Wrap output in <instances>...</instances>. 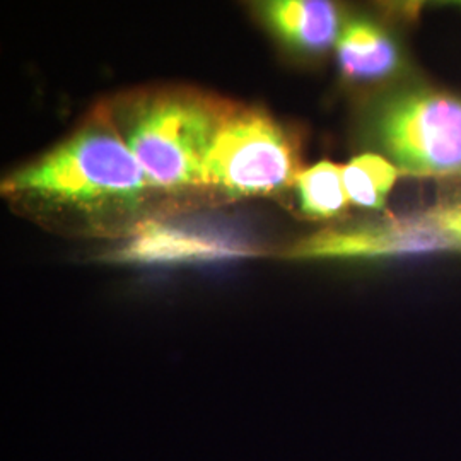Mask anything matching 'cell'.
<instances>
[{
  "mask_svg": "<svg viewBox=\"0 0 461 461\" xmlns=\"http://www.w3.org/2000/svg\"><path fill=\"white\" fill-rule=\"evenodd\" d=\"M9 198L43 212L113 226L144 214L161 197L110 113L91 116L79 131L21 166L2 182Z\"/></svg>",
  "mask_w": 461,
  "mask_h": 461,
  "instance_id": "1",
  "label": "cell"
},
{
  "mask_svg": "<svg viewBox=\"0 0 461 461\" xmlns=\"http://www.w3.org/2000/svg\"><path fill=\"white\" fill-rule=\"evenodd\" d=\"M230 106L185 89L148 91L110 113L150 185L165 197L205 190V161Z\"/></svg>",
  "mask_w": 461,
  "mask_h": 461,
  "instance_id": "2",
  "label": "cell"
},
{
  "mask_svg": "<svg viewBox=\"0 0 461 461\" xmlns=\"http://www.w3.org/2000/svg\"><path fill=\"white\" fill-rule=\"evenodd\" d=\"M373 140L398 171L461 175V98L405 86L375 101L367 115Z\"/></svg>",
  "mask_w": 461,
  "mask_h": 461,
  "instance_id": "3",
  "label": "cell"
},
{
  "mask_svg": "<svg viewBox=\"0 0 461 461\" xmlns=\"http://www.w3.org/2000/svg\"><path fill=\"white\" fill-rule=\"evenodd\" d=\"M296 144L274 116L258 108H230L205 161V190L230 198L268 197L299 176Z\"/></svg>",
  "mask_w": 461,
  "mask_h": 461,
  "instance_id": "4",
  "label": "cell"
},
{
  "mask_svg": "<svg viewBox=\"0 0 461 461\" xmlns=\"http://www.w3.org/2000/svg\"><path fill=\"white\" fill-rule=\"evenodd\" d=\"M432 219L413 217L369 226L327 230L301 241L289 251L293 258H381L453 249Z\"/></svg>",
  "mask_w": 461,
  "mask_h": 461,
  "instance_id": "5",
  "label": "cell"
},
{
  "mask_svg": "<svg viewBox=\"0 0 461 461\" xmlns=\"http://www.w3.org/2000/svg\"><path fill=\"white\" fill-rule=\"evenodd\" d=\"M260 11L268 30L285 47L306 55L337 45L344 26L335 4L323 0H272Z\"/></svg>",
  "mask_w": 461,
  "mask_h": 461,
  "instance_id": "6",
  "label": "cell"
},
{
  "mask_svg": "<svg viewBox=\"0 0 461 461\" xmlns=\"http://www.w3.org/2000/svg\"><path fill=\"white\" fill-rule=\"evenodd\" d=\"M335 47L342 74L356 83L390 79L403 66L393 36L378 23L364 17L347 21Z\"/></svg>",
  "mask_w": 461,
  "mask_h": 461,
  "instance_id": "7",
  "label": "cell"
},
{
  "mask_svg": "<svg viewBox=\"0 0 461 461\" xmlns=\"http://www.w3.org/2000/svg\"><path fill=\"white\" fill-rule=\"evenodd\" d=\"M139 230L120 255L127 262H202L241 255L243 249L230 247L224 240L202 232L149 226Z\"/></svg>",
  "mask_w": 461,
  "mask_h": 461,
  "instance_id": "8",
  "label": "cell"
},
{
  "mask_svg": "<svg viewBox=\"0 0 461 461\" xmlns=\"http://www.w3.org/2000/svg\"><path fill=\"white\" fill-rule=\"evenodd\" d=\"M294 185L301 211L308 217L330 219L346 211L348 197L342 166L321 161L301 171Z\"/></svg>",
  "mask_w": 461,
  "mask_h": 461,
  "instance_id": "9",
  "label": "cell"
},
{
  "mask_svg": "<svg viewBox=\"0 0 461 461\" xmlns=\"http://www.w3.org/2000/svg\"><path fill=\"white\" fill-rule=\"evenodd\" d=\"M398 167L378 154H361L344 166L348 202L366 209H383L398 180Z\"/></svg>",
  "mask_w": 461,
  "mask_h": 461,
  "instance_id": "10",
  "label": "cell"
},
{
  "mask_svg": "<svg viewBox=\"0 0 461 461\" xmlns=\"http://www.w3.org/2000/svg\"><path fill=\"white\" fill-rule=\"evenodd\" d=\"M429 217L445 232L455 248H461V203L445 207L439 212L429 214Z\"/></svg>",
  "mask_w": 461,
  "mask_h": 461,
  "instance_id": "11",
  "label": "cell"
}]
</instances>
